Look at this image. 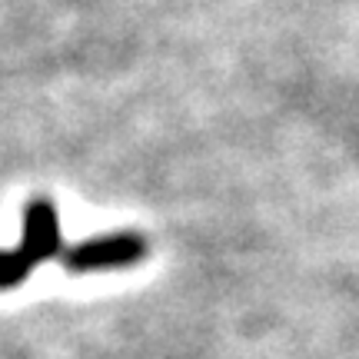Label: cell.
Segmentation results:
<instances>
[{
    "label": "cell",
    "mask_w": 359,
    "mask_h": 359,
    "mask_svg": "<svg viewBox=\"0 0 359 359\" xmlns=\"http://www.w3.org/2000/svg\"><path fill=\"white\" fill-rule=\"evenodd\" d=\"M60 253V223L50 200H30L24 217V243L17 250H0V290H11L30 276V269Z\"/></svg>",
    "instance_id": "1"
},
{
    "label": "cell",
    "mask_w": 359,
    "mask_h": 359,
    "mask_svg": "<svg viewBox=\"0 0 359 359\" xmlns=\"http://www.w3.org/2000/svg\"><path fill=\"white\" fill-rule=\"evenodd\" d=\"M150 243L140 233H107V236H90L83 243L70 246L64 253V266L70 273H103V269H127L147 259Z\"/></svg>",
    "instance_id": "2"
}]
</instances>
